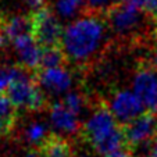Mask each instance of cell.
Returning <instances> with one entry per match:
<instances>
[{
  "label": "cell",
  "instance_id": "ffe728a7",
  "mask_svg": "<svg viewBox=\"0 0 157 157\" xmlns=\"http://www.w3.org/2000/svg\"><path fill=\"white\" fill-rule=\"evenodd\" d=\"M132 156H133V151L122 147V149H120V150H116V151H113V153L107 154L106 157H132Z\"/></svg>",
  "mask_w": 157,
  "mask_h": 157
},
{
  "label": "cell",
  "instance_id": "ac0fdd59",
  "mask_svg": "<svg viewBox=\"0 0 157 157\" xmlns=\"http://www.w3.org/2000/svg\"><path fill=\"white\" fill-rule=\"evenodd\" d=\"M85 101H86V99L83 98V95H79V93H68L61 103L64 104L71 113L78 116V114L81 113V110H82Z\"/></svg>",
  "mask_w": 157,
  "mask_h": 157
},
{
  "label": "cell",
  "instance_id": "8fae6325",
  "mask_svg": "<svg viewBox=\"0 0 157 157\" xmlns=\"http://www.w3.org/2000/svg\"><path fill=\"white\" fill-rule=\"evenodd\" d=\"M35 151L44 157H74L72 143L57 132L49 133L48 138Z\"/></svg>",
  "mask_w": 157,
  "mask_h": 157
},
{
  "label": "cell",
  "instance_id": "7402d4cb",
  "mask_svg": "<svg viewBox=\"0 0 157 157\" xmlns=\"http://www.w3.org/2000/svg\"><path fill=\"white\" fill-rule=\"evenodd\" d=\"M24 2H25V3H27L29 7H32L33 10H35V9H39V7H42V6L44 4L43 0H24Z\"/></svg>",
  "mask_w": 157,
  "mask_h": 157
},
{
  "label": "cell",
  "instance_id": "7c38bea8",
  "mask_svg": "<svg viewBox=\"0 0 157 157\" xmlns=\"http://www.w3.org/2000/svg\"><path fill=\"white\" fill-rule=\"evenodd\" d=\"M50 117L54 127H57L60 131H65L68 133H79L82 124L79 122L78 117L71 113L63 103L52 104Z\"/></svg>",
  "mask_w": 157,
  "mask_h": 157
},
{
  "label": "cell",
  "instance_id": "5b68a950",
  "mask_svg": "<svg viewBox=\"0 0 157 157\" xmlns=\"http://www.w3.org/2000/svg\"><path fill=\"white\" fill-rule=\"evenodd\" d=\"M142 13L145 11H142L132 0L117 2L106 10L104 21L113 29V32L128 39L129 36L135 35L138 29H140Z\"/></svg>",
  "mask_w": 157,
  "mask_h": 157
},
{
  "label": "cell",
  "instance_id": "4fadbf2b",
  "mask_svg": "<svg viewBox=\"0 0 157 157\" xmlns=\"http://www.w3.org/2000/svg\"><path fill=\"white\" fill-rule=\"evenodd\" d=\"M0 28L13 43L22 36L31 35V20L29 15H10L0 17Z\"/></svg>",
  "mask_w": 157,
  "mask_h": 157
},
{
  "label": "cell",
  "instance_id": "52a82bcc",
  "mask_svg": "<svg viewBox=\"0 0 157 157\" xmlns=\"http://www.w3.org/2000/svg\"><path fill=\"white\" fill-rule=\"evenodd\" d=\"M133 93L140 99L147 111L157 113V71L150 63L140 61L135 72Z\"/></svg>",
  "mask_w": 157,
  "mask_h": 157
},
{
  "label": "cell",
  "instance_id": "5bb4252c",
  "mask_svg": "<svg viewBox=\"0 0 157 157\" xmlns=\"http://www.w3.org/2000/svg\"><path fill=\"white\" fill-rule=\"evenodd\" d=\"M18 110L4 95H0V136L11 133L15 128Z\"/></svg>",
  "mask_w": 157,
  "mask_h": 157
},
{
  "label": "cell",
  "instance_id": "8992f818",
  "mask_svg": "<svg viewBox=\"0 0 157 157\" xmlns=\"http://www.w3.org/2000/svg\"><path fill=\"white\" fill-rule=\"evenodd\" d=\"M121 125L125 138V149L133 153L139 145L151 142L157 135V117L151 111H145L142 116Z\"/></svg>",
  "mask_w": 157,
  "mask_h": 157
},
{
  "label": "cell",
  "instance_id": "7a4b0ae2",
  "mask_svg": "<svg viewBox=\"0 0 157 157\" xmlns=\"http://www.w3.org/2000/svg\"><path fill=\"white\" fill-rule=\"evenodd\" d=\"M18 111H42L48 107V99L35 77L18 65L11 83L3 93Z\"/></svg>",
  "mask_w": 157,
  "mask_h": 157
},
{
  "label": "cell",
  "instance_id": "9a60e30c",
  "mask_svg": "<svg viewBox=\"0 0 157 157\" xmlns=\"http://www.w3.org/2000/svg\"><path fill=\"white\" fill-rule=\"evenodd\" d=\"M68 64V59L65 56L63 46H54V48L42 49L40 56V67L39 70L44 68H61Z\"/></svg>",
  "mask_w": 157,
  "mask_h": 157
},
{
  "label": "cell",
  "instance_id": "d4e9b609",
  "mask_svg": "<svg viewBox=\"0 0 157 157\" xmlns=\"http://www.w3.org/2000/svg\"><path fill=\"white\" fill-rule=\"evenodd\" d=\"M118 2H127V0H118Z\"/></svg>",
  "mask_w": 157,
  "mask_h": 157
},
{
  "label": "cell",
  "instance_id": "3957f363",
  "mask_svg": "<svg viewBox=\"0 0 157 157\" xmlns=\"http://www.w3.org/2000/svg\"><path fill=\"white\" fill-rule=\"evenodd\" d=\"M29 20L31 36L42 49L63 46L64 29L49 6L43 4L39 9L32 10L29 14Z\"/></svg>",
  "mask_w": 157,
  "mask_h": 157
},
{
  "label": "cell",
  "instance_id": "6da1fadb",
  "mask_svg": "<svg viewBox=\"0 0 157 157\" xmlns=\"http://www.w3.org/2000/svg\"><path fill=\"white\" fill-rule=\"evenodd\" d=\"M104 15L89 14L77 20L65 28L63 36V49L68 63L83 65L95 59L106 40V22Z\"/></svg>",
  "mask_w": 157,
  "mask_h": 157
},
{
  "label": "cell",
  "instance_id": "2e32d148",
  "mask_svg": "<svg viewBox=\"0 0 157 157\" xmlns=\"http://www.w3.org/2000/svg\"><path fill=\"white\" fill-rule=\"evenodd\" d=\"M52 131L48 129V127L40 122H35V124H31L29 127L25 131V138H27V142L29 145L35 146L33 150H38V147L43 143V140L48 138V135Z\"/></svg>",
  "mask_w": 157,
  "mask_h": 157
},
{
  "label": "cell",
  "instance_id": "d6986e66",
  "mask_svg": "<svg viewBox=\"0 0 157 157\" xmlns=\"http://www.w3.org/2000/svg\"><path fill=\"white\" fill-rule=\"evenodd\" d=\"M15 68L17 67H7V65L0 67V95H3L6 92V89L9 88V85L11 83L15 74Z\"/></svg>",
  "mask_w": 157,
  "mask_h": 157
},
{
  "label": "cell",
  "instance_id": "cb8c5ba5",
  "mask_svg": "<svg viewBox=\"0 0 157 157\" xmlns=\"http://www.w3.org/2000/svg\"><path fill=\"white\" fill-rule=\"evenodd\" d=\"M39 156H40V154H39L38 151L32 150V151H29V153H28V156H27V157H39Z\"/></svg>",
  "mask_w": 157,
  "mask_h": 157
},
{
  "label": "cell",
  "instance_id": "603a6c76",
  "mask_svg": "<svg viewBox=\"0 0 157 157\" xmlns=\"http://www.w3.org/2000/svg\"><path fill=\"white\" fill-rule=\"evenodd\" d=\"M157 40V39H156ZM151 65H153V68L157 71V44H156V48H154V52H153V57H151Z\"/></svg>",
  "mask_w": 157,
  "mask_h": 157
},
{
  "label": "cell",
  "instance_id": "44dd1931",
  "mask_svg": "<svg viewBox=\"0 0 157 157\" xmlns=\"http://www.w3.org/2000/svg\"><path fill=\"white\" fill-rule=\"evenodd\" d=\"M149 157H157V135L150 142V149H149Z\"/></svg>",
  "mask_w": 157,
  "mask_h": 157
},
{
  "label": "cell",
  "instance_id": "30bf717a",
  "mask_svg": "<svg viewBox=\"0 0 157 157\" xmlns=\"http://www.w3.org/2000/svg\"><path fill=\"white\" fill-rule=\"evenodd\" d=\"M33 77L42 88H46L52 93H61L71 85V75L65 67L61 68H44L33 72Z\"/></svg>",
  "mask_w": 157,
  "mask_h": 157
},
{
  "label": "cell",
  "instance_id": "9c48e42d",
  "mask_svg": "<svg viewBox=\"0 0 157 157\" xmlns=\"http://www.w3.org/2000/svg\"><path fill=\"white\" fill-rule=\"evenodd\" d=\"M13 44L20 59V67H22L27 71H31L32 74L38 71L40 67L42 48L33 40L32 36H22L13 42Z\"/></svg>",
  "mask_w": 157,
  "mask_h": 157
},
{
  "label": "cell",
  "instance_id": "ba28073f",
  "mask_svg": "<svg viewBox=\"0 0 157 157\" xmlns=\"http://www.w3.org/2000/svg\"><path fill=\"white\" fill-rule=\"evenodd\" d=\"M109 106L116 120L120 121V124H127L136 117L142 116L145 111H147L145 110V106L140 101V99L129 90H118L117 93H114Z\"/></svg>",
  "mask_w": 157,
  "mask_h": 157
},
{
  "label": "cell",
  "instance_id": "277c9868",
  "mask_svg": "<svg viewBox=\"0 0 157 157\" xmlns=\"http://www.w3.org/2000/svg\"><path fill=\"white\" fill-rule=\"evenodd\" d=\"M118 125L120 122H117L114 114L111 113L109 103L100 99L95 103L92 116L81 127V139L95 149L101 140H104L113 131H116Z\"/></svg>",
  "mask_w": 157,
  "mask_h": 157
},
{
  "label": "cell",
  "instance_id": "e0dca14e",
  "mask_svg": "<svg viewBox=\"0 0 157 157\" xmlns=\"http://www.w3.org/2000/svg\"><path fill=\"white\" fill-rule=\"evenodd\" d=\"M56 9L63 17H72L78 10H86V0H57Z\"/></svg>",
  "mask_w": 157,
  "mask_h": 157
}]
</instances>
